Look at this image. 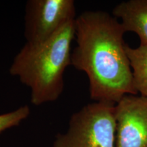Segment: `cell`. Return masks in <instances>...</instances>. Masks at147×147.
<instances>
[{"label":"cell","mask_w":147,"mask_h":147,"mask_svg":"<svg viewBox=\"0 0 147 147\" xmlns=\"http://www.w3.org/2000/svg\"><path fill=\"white\" fill-rule=\"evenodd\" d=\"M125 33L120 21L104 11H86L76 16L71 65L87 74L90 97L95 102L116 104L127 95H138Z\"/></svg>","instance_id":"cell-1"},{"label":"cell","mask_w":147,"mask_h":147,"mask_svg":"<svg viewBox=\"0 0 147 147\" xmlns=\"http://www.w3.org/2000/svg\"><path fill=\"white\" fill-rule=\"evenodd\" d=\"M75 20L47 41L25 43L14 58L9 71L29 88L33 105L55 102L63 93L64 74L71 65Z\"/></svg>","instance_id":"cell-2"},{"label":"cell","mask_w":147,"mask_h":147,"mask_svg":"<svg viewBox=\"0 0 147 147\" xmlns=\"http://www.w3.org/2000/svg\"><path fill=\"white\" fill-rule=\"evenodd\" d=\"M115 104L93 102L71 116L52 147H116Z\"/></svg>","instance_id":"cell-3"},{"label":"cell","mask_w":147,"mask_h":147,"mask_svg":"<svg viewBox=\"0 0 147 147\" xmlns=\"http://www.w3.org/2000/svg\"><path fill=\"white\" fill-rule=\"evenodd\" d=\"M76 18L73 0H29L26 3L24 36L26 43L47 41Z\"/></svg>","instance_id":"cell-4"},{"label":"cell","mask_w":147,"mask_h":147,"mask_svg":"<svg viewBox=\"0 0 147 147\" xmlns=\"http://www.w3.org/2000/svg\"><path fill=\"white\" fill-rule=\"evenodd\" d=\"M115 108L116 147H147V97L127 95Z\"/></svg>","instance_id":"cell-5"},{"label":"cell","mask_w":147,"mask_h":147,"mask_svg":"<svg viewBox=\"0 0 147 147\" xmlns=\"http://www.w3.org/2000/svg\"><path fill=\"white\" fill-rule=\"evenodd\" d=\"M113 15L120 21L125 32L138 36L140 44L147 45V0H127L119 3Z\"/></svg>","instance_id":"cell-6"},{"label":"cell","mask_w":147,"mask_h":147,"mask_svg":"<svg viewBox=\"0 0 147 147\" xmlns=\"http://www.w3.org/2000/svg\"><path fill=\"white\" fill-rule=\"evenodd\" d=\"M134 85L140 95L147 97V45H140L136 48L126 45Z\"/></svg>","instance_id":"cell-7"},{"label":"cell","mask_w":147,"mask_h":147,"mask_svg":"<svg viewBox=\"0 0 147 147\" xmlns=\"http://www.w3.org/2000/svg\"><path fill=\"white\" fill-rule=\"evenodd\" d=\"M30 112L29 106L25 105L13 111L0 115V134L8 129L19 125L29 117Z\"/></svg>","instance_id":"cell-8"}]
</instances>
